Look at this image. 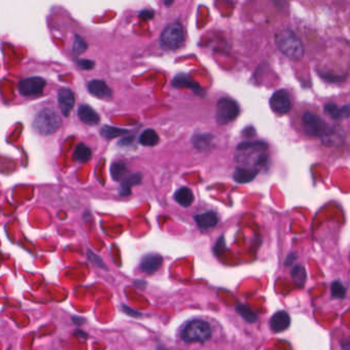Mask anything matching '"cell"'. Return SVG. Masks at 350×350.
I'll list each match as a JSON object with an SVG mask.
<instances>
[{"mask_svg":"<svg viewBox=\"0 0 350 350\" xmlns=\"http://www.w3.org/2000/svg\"><path fill=\"white\" fill-rule=\"evenodd\" d=\"M274 39L277 49L289 59L299 61L304 56V46L292 30H281L275 34Z\"/></svg>","mask_w":350,"mask_h":350,"instance_id":"6da1fadb","label":"cell"},{"mask_svg":"<svg viewBox=\"0 0 350 350\" xmlns=\"http://www.w3.org/2000/svg\"><path fill=\"white\" fill-rule=\"evenodd\" d=\"M62 120L59 113L54 108H43L40 110L33 121V129L42 136L55 134L61 127Z\"/></svg>","mask_w":350,"mask_h":350,"instance_id":"7a4b0ae2","label":"cell"},{"mask_svg":"<svg viewBox=\"0 0 350 350\" xmlns=\"http://www.w3.org/2000/svg\"><path fill=\"white\" fill-rule=\"evenodd\" d=\"M267 149V144L261 141L256 142H244L241 143L238 147L240 152V157L245 160V168H248L251 165L253 166H261L267 160L265 151Z\"/></svg>","mask_w":350,"mask_h":350,"instance_id":"3957f363","label":"cell"},{"mask_svg":"<svg viewBox=\"0 0 350 350\" xmlns=\"http://www.w3.org/2000/svg\"><path fill=\"white\" fill-rule=\"evenodd\" d=\"M211 325L201 319H193L189 321L181 332V338L187 343H203L211 338Z\"/></svg>","mask_w":350,"mask_h":350,"instance_id":"277c9868","label":"cell"},{"mask_svg":"<svg viewBox=\"0 0 350 350\" xmlns=\"http://www.w3.org/2000/svg\"><path fill=\"white\" fill-rule=\"evenodd\" d=\"M184 41V30L180 23L176 22L169 25L162 31L160 36V44L162 48L170 51L179 49Z\"/></svg>","mask_w":350,"mask_h":350,"instance_id":"5b68a950","label":"cell"},{"mask_svg":"<svg viewBox=\"0 0 350 350\" xmlns=\"http://www.w3.org/2000/svg\"><path fill=\"white\" fill-rule=\"evenodd\" d=\"M240 114L239 104L232 99L222 98L217 103L216 120L219 125H227L235 121Z\"/></svg>","mask_w":350,"mask_h":350,"instance_id":"8992f818","label":"cell"},{"mask_svg":"<svg viewBox=\"0 0 350 350\" xmlns=\"http://www.w3.org/2000/svg\"><path fill=\"white\" fill-rule=\"evenodd\" d=\"M302 127L308 136L318 138H320L323 135L326 128H328V126H326V124L321 118L309 111L305 112L304 115H303Z\"/></svg>","mask_w":350,"mask_h":350,"instance_id":"52a82bcc","label":"cell"},{"mask_svg":"<svg viewBox=\"0 0 350 350\" xmlns=\"http://www.w3.org/2000/svg\"><path fill=\"white\" fill-rule=\"evenodd\" d=\"M45 84V80L41 77H29L19 82L18 89L22 96L35 97L42 94Z\"/></svg>","mask_w":350,"mask_h":350,"instance_id":"ba28073f","label":"cell"},{"mask_svg":"<svg viewBox=\"0 0 350 350\" xmlns=\"http://www.w3.org/2000/svg\"><path fill=\"white\" fill-rule=\"evenodd\" d=\"M270 107L277 114L288 113L292 107L288 91L285 89L275 91L270 99Z\"/></svg>","mask_w":350,"mask_h":350,"instance_id":"9c48e42d","label":"cell"},{"mask_svg":"<svg viewBox=\"0 0 350 350\" xmlns=\"http://www.w3.org/2000/svg\"><path fill=\"white\" fill-rule=\"evenodd\" d=\"M58 104L64 116H69L75 104V98L70 88H61L58 94Z\"/></svg>","mask_w":350,"mask_h":350,"instance_id":"30bf717a","label":"cell"},{"mask_svg":"<svg viewBox=\"0 0 350 350\" xmlns=\"http://www.w3.org/2000/svg\"><path fill=\"white\" fill-rule=\"evenodd\" d=\"M162 262L163 259L160 255L154 253L147 254L142 258L140 268L146 274H153L159 270V268L162 265Z\"/></svg>","mask_w":350,"mask_h":350,"instance_id":"8fae6325","label":"cell"},{"mask_svg":"<svg viewBox=\"0 0 350 350\" xmlns=\"http://www.w3.org/2000/svg\"><path fill=\"white\" fill-rule=\"evenodd\" d=\"M345 134L339 127H328L320 137L322 144L325 146H336L344 140Z\"/></svg>","mask_w":350,"mask_h":350,"instance_id":"7c38bea8","label":"cell"},{"mask_svg":"<svg viewBox=\"0 0 350 350\" xmlns=\"http://www.w3.org/2000/svg\"><path fill=\"white\" fill-rule=\"evenodd\" d=\"M89 94L99 99H109L112 97V89L103 80L94 79L87 84Z\"/></svg>","mask_w":350,"mask_h":350,"instance_id":"4fadbf2b","label":"cell"},{"mask_svg":"<svg viewBox=\"0 0 350 350\" xmlns=\"http://www.w3.org/2000/svg\"><path fill=\"white\" fill-rule=\"evenodd\" d=\"M291 318L286 311H277L270 319V328L274 333H281L289 328Z\"/></svg>","mask_w":350,"mask_h":350,"instance_id":"5bb4252c","label":"cell"},{"mask_svg":"<svg viewBox=\"0 0 350 350\" xmlns=\"http://www.w3.org/2000/svg\"><path fill=\"white\" fill-rule=\"evenodd\" d=\"M324 111L333 120L341 121L350 116V104L339 107L334 103H328L324 105Z\"/></svg>","mask_w":350,"mask_h":350,"instance_id":"9a60e30c","label":"cell"},{"mask_svg":"<svg viewBox=\"0 0 350 350\" xmlns=\"http://www.w3.org/2000/svg\"><path fill=\"white\" fill-rule=\"evenodd\" d=\"M78 118L87 126H97L100 122L99 114L88 105H81L78 108Z\"/></svg>","mask_w":350,"mask_h":350,"instance_id":"2e32d148","label":"cell"},{"mask_svg":"<svg viewBox=\"0 0 350 350\" xmlns=\"http://www.w3.org/2000/svg\"><path fill=\"white\" fill-rule=\"evenodd\" d=\"M194 221L201 230H208L218 224L219 219L215 212H206L194 216Z\"/></svg>","mask_w":350,"mask_h":350,"instance_id":"e0dca14e","label":"cell"},{"mask_svg":"<svg viewBox=\"0 0 350 350\" xmlns=\"http://www.w3.org/2000/svg\"><path fill=\"white\" fill-rule=\"evenodd\" d=\"M142 182V174L136 173L133 175H130L129 177H126L122 181L121 185V191L120 194L122 196H127L131 194V188L135 185H138Z\"/></svg>","mask_w":350,"mask_h":350,"instance_id":"ac0fdd59","label":"cell"},{"mask_svg":"<svg viewBox=\"0 0 350 350\" xmlns=\"http://www.w3.org/2000/svg\"><path fill=\"white\" fill-rule=\"evenodd\" d=\"M175 199L181 206L188 207L192 204L194 200V195L191 189L187 187H182L176 191Z\"/></svg>","mask_w":350,"mask_h":350,"instance_id":"d6986e66","label":"cell"},{"mask_svg":"<svg viewBox=\"0 0 350 350\" xmlns=\"http://www.w3.org/2000/svg\"><path fill=\"white\" fill-rule=\"evenodd\" d=\"M172 83H173V85L175 87H189V88H191L195 92V94H198V95L200 94V92L203 91L197 83L193 82L190 79V77L185 76V75H178V76H176L173 79Z\"/></svg>","mask_w":350,"mask_h":350,"instance_id":"ffe728a7","label":"cell"},{"mask_svg":"<svg viewBox=\"0 0 350 350\" xmlns=\"http://www.w3.org/2000/svg\"><path fill=\"white\" fill-rule=\"evenodd\" d=\"M258 171L249 168H238L233 175V178L238 183H249L255 179Z\"/></svg>","mask_w":350,"mask_h":350,"instance_id":"44dd1931","label":"cell"},{"mask_svg":"<svg viewBox=\"0 0 350 350\" xmlns=\"http://www.w3.org/2000/svg\"><path fill=\"white\" fill-rule=\"evenodd\" d=\"M139 142L143 146L152 147V146H155L159 142V137L154 130L147 129L141 135H140Z\"/></svg>","mask_w":350,"mask_h":350,"instance_id":"7402d4cb","label":"cell"},{"mask_svg":"<svg viewBox=\"0 0 350 350\" xmlns=\"http://www.w3.org/2000/svg\"><path fill=\"white\" fill-rule=\"evenodd\" d=\"M213 140L214 136L211 134L196 135L193 138V144L199 150H206L208 147H211Z\"/></svg>","mask_w":350,"mask_h":350,"instance_id":"603a6c76","label":"cell"},{"mask_svg":"<svg viewBox=\"0 0 350 350\" xmlns=\"http://www.w3.org/2000/svg\"><path fill=\"white\" fill-rule=\"evenodd\" d=\"M110 173L114 181H123L128 173V168L124 162H114L110 168Z\"/></svg>","mask_w":350,"mask_h":350,"instance_id":"cb8c5ba5","label":"cell"},{"mask_svg":"<svg viewBox=\"0 0 350 350\" xmlns=\"http://www.w3.org/2000/svg\"><path fill=\"white\" fill-rule=\"evenodd\" d=\"M90 157H91V149L89 147H87L83 143H80L76 146L74 154H73V158L76 161L86 162L90 159Z\"/></svg>","mask_w":350,"mask_h":350,"instance_id":"d4e9b609","label":"cell"},{"mask_svg":"<svg viewBox=\"0 0 350 350\" xmlns=\"http://www.w3.org/2000/svg\"><path fill=\"white\" fill-rule=\"evenodd\" d=\"M292 277H293V281L296 285L300 286V287H303V285L305 284V281H306V271H305V268L303 267V266H300V265H296L293 269H292Z\"/></svg>","mask_w":350,"mask_h":350,"instance_id":"484cf974","label":"cell"},{"mask_svg":"<svg viewBox=\"0 0 350 350\" xmlns=\"http://www.w3.org/2000/svg\"><path fill=\"white\" fill-rule=\"evenodd\" d=\"M126 133H128L127 130L119 129V128H115V127H110V126H104L100 131L101 136L104 137L105 139H108V140L114 139L116 137H120Z\"/></svg>","mask_w":350,"mask_h":350,"instance_id":"4316f807","label":"cell"},{"mask_svg":"<svg viewBox=\"0 0 350 350\" xmlns=\"http://www.w3.org/2000/svg\"><path fill=\"white\" fill-rule=\"evenodd\" d=\"M237 311L242 315V317L244 319H246L249 322H255V321H257V319H258V316H257V314L246 305H238Z\"/></svg>","mask_w":350,"mask_h":350,"instance_id":"83f0119b","label":"cell"},{"mask_svg":"<svg viewBox=\"0 0 350 350\" xmlns=\"http://www.w3.org/2000/svg\"><path fill=\"white\" fill-rule=\"evenodd\" d=\"M87 49V44L86 42L84 41L83 38H81L79 35H76L75 36V39H74V42H73V48H72V52L78 56L82 53H84Z\"/></svg>","mask_w":350,"mask_h":350,"instance_id":"f1b7e54d","label":"cell"},{"mask_svg":"<svg viewBox=\"0 0 350 350\" xmlns=\"http://www.w3.org/2000/svg\"><path fill=\"white\" fill-rule=\"evenodd\" d=\"M332 296L336 299H343L346 295V289L340 282H334L331 288Z\"/></svg>","mask_w":350,"mask_h":350,"instance_id":"f546056e","label":"cell"},{"mask_svg":"<svg viewBox=\"0 0 350 350\" xmlns=\"http://www.w3.org/2000/svg\"><path fill=\"white\" fill-rule=\"evenodd\" d=\"M77 66L83 70H90V69L94 68L95 62H92L90 60H86V59H81L77 62Z\"/></svg>","mask_w":350,"mask_h":350,"instance_id":"4dcf8cb0","label":"cell"},{"mask_svg":"<svg viewBox=\"0 0 350 350\" xmlns=\"http://www.w3.org/2000/svg\"><path fill=\"white\" fill-rule=\"evenodd\" d=\"M87 256H88V258L92 261V262H94V263H96L97 265H99V266H102V267H105V265L103 264V262L101 261V259L99 258V257L98 256H96L94 253H92L91 251H88V253H87Z\"/></svg>","mask_w":350,"mask_h":350,"instance_id":"1f68e13d","label":"cell"},{"mask_svg":"<svg viewBox=\"0 0 350 350\" xmlns=\"http://www.w3.org/2000/svg\"><path fill=\"white\" fill-rule=\"evenodd\" d=\"M139 17L142 20H151L154 18V13L150 10H144L139 14Z\"/></svg>","mask_w":350,"mask_h":350,"instance_id":"d6a6232c","label":"cell"},{"mask_svg":"<svg viewBox=\"0 0 350 350\" xmlns=\"http://www.w3.org/2000/svg\"><path fill=\"white\" fill-rule=\"evenodd\" d=\"M122 307H123V310H124L127 314H129V315H131V316H133V317H140V316H141V313L138 312V311H136V310H134V309H132V308H130V307H128L127 305H122Z\"/></svg>","mask_w":350,"mask_h":350,"instance_id":"836d02e7","label":"cell"},{"mask_svg":"<svg viewBox=\"0 0 350 350\" xmlns=\"http://www.w3.org/2000/svg\"><path fill=\"white\" fill-rule=\"evenodd\" d=\"M225 249V244H224V238H220V240L217 242L216 247H215V253L216 255H220L223 250Z\"/></svg>","mask_w":350,"mask_h":350,"instance_id":"e575fe53","label":"cell"},{"mask_svg":"<svg viewBox=\"0 0 350 350\" xmlns=\"http://www.w3.org/2000/svg\"><path fill=\"white\" fill-rule=\"evenodd\" d=\"M295 258H296V255H295V254H291V255L288 257V259H287V261H286V266L291 265V263L294 261Z\"/></svg>","mask_w":350,"mask_h":350,"instance_id":"d590c367","label":"cell"},{"mask_svg":"<svg viewBox=\"0 0 350 350\" xmlns=\"http://www.w3.org/2000/svg\"><path fill=\"white\" fill-rule=\"evenodd\" d=\"M173 3H174V0H165V5H166L167 7L172 6V5H173Z\"/></svg>","mask_w":350,"mask_h":350,"instance_id":"8d00e7d4","label":"cell"},{"mask_svg":"<svg viewBox=\"0 0 350 350\" xmlns=\"http://www.w3.org/2000/svg\"><path fill=\"white\" fill-rule=\"evenodd\" d=\"M253 2H254V0H253Z\"/></svg>","mask_w":350,"mask_h":350,"instance_id":"74e56055","label":"cell"}]
</instances>
